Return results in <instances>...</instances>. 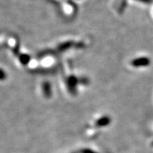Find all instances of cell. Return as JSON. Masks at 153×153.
<instances>
[{
  "mask_svg": "<svg viewBox=\"0 0 153 153\" xmlns=\"http://www.w3.org/2000/svg\"><path fill=\"white\" fill-rule=\"evenodd\" d=\"M150 61L147 57H140V58L135 59L133 61L132 64L135 67H140V66H147L150 64Z\"/></svg>",
  "mask_w": 153,
  "mask_h": 153,
  "instance_id": "obj_1",
  "label": "cell"
}]
</instances>
